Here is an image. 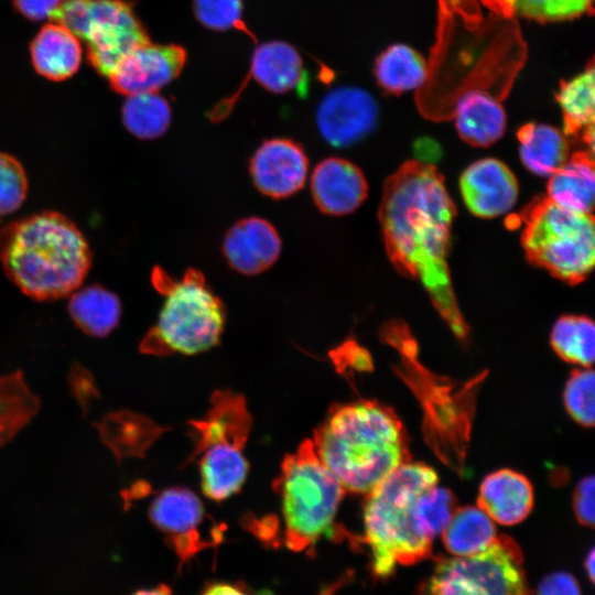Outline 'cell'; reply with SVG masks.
Segmentation results:
<instances>
[{
    "label": "cell",
    "mask_w": 595,
    "mask_h": 595,
    "mask_svg": "<svg viewBox=\"0 0 595 595\" xmlns=\"http://www.w3.org/2000/svg\"><path fill=\"white\" fill-rule=\"evenodd\" d=\"M436 1L435 43L426 80L416 90L421 113L450 119L456 99L470 89L505 99L527 58L517 20L490 11L485 17L478 0Z\"/></svg>",
    "instance_id": "obj_1"
},
{
    "label": "cell",
    "mask_w": 595,
    "mask_h": 595,
    "mask_svg": "<svg viewBox=\"0 0 595 595\" xmlns=\"http://www.w3.org/2000/svg\"><path fill=\"white\" fill-rule=\"evenodd\" d=\"M455 205L432 164L408 161L387 178L378 217L393 267L419 280L434 306L461 339L467 325L454 295L447 252Z\"/></svg>",
    "instance_id": "obj_2"
},
{
    "label": "cell",
    "mask_w": 595,
    "mask_h": 595,
    "mask_svg": "<svg viewBox=\"0 0 595 595\" xmlns=\"http://www.w3.org/2000/svg\"><path fill=\"white\" fill-rule=\"evenodd\" d=\"M313 447L346 491L368 494L410 462L403 425L376 401L335 409L314 433Z\"/></svg>",
    "instance_id": "obj_3"
},
{
    "label": "cell",
    "mask_w": 595,
    "mask_h": 595,
    "mask_svg": "<svg viewBox=\"0 0 595 595\" xmlns=\"http://www.w3.org/2000/svg\"><path fill=\"white\" fill-rule=\"evenodd\" d=\"M0 262L28 296L61 299L80 288L91 266L89 245L66 216L42 212L0 231Z\"/></svg>",
    "instance_id": "obj_4"
},
{
    "label": "cell",
    "mask_w": 595,
    "mask_h": 595,
    "mask_svg": "<svg viewBox=\"0 0 595 595\" xmlns=\"http://www.w3.org/2000/svg\"><path fill=\"white\" fill-rule=\"evenodd\" d=\"M436 484L439 476L432 467L407 462L367 494L364 542L376 577L386 578L398 565L414 564L432 554L434 539L422 524L418 502Z\"/></svg>",
    "instance_id": "obj_5"
},
{
    "label": "cell",
    "mask_w": 595,
    "mask_h": 595,
    "mask_svg": "<svg viewBox=\"0 0 595 595\" xmlns=\"http://www.w3.org/2000/svg\"><path fill=\"white\" fill-rule=\"evenodd\" d=\"M152 282L165 300L155 326L145 337V350L194 355L219 342L225 307L202 272L190 268L181 280H175L156 267Z\"/></svg>",
    "instance_id": "obj_6"
},
{
    "label": "cell",
    "mask_w": 595,
    "mask_h": 595,
    "mask_svg": "<svg viewBox=\"0 0 595 595\" xmlns=\"http://www.w3.org/2000/svg\"><path fill=\"white\" fill-rule=\"evenodd\" d=\"M277 487L289 548L302 551L333 529L346 490L318 458L311 441L284 459Z\"/></svg>",
    "instance_id": "obj_7"
},
{
    "label": "cell",
    "mask_w": 595,
    "mask_h": 595,
    "mask_svg": "<svg viewBox=\"0 0 595 595\" xmlns=\"http://www.w3.org/2000/svg\"><path fill=\"white\" fill-rule=\"evenodd\" d=\"M520 221L521 244L531 263L570 284L587 278L595 260L592 214L565 209L545 196L527 205Z\"/></svg>",
    "instance_id": "obj_8"
},
{
    "label": "cell",
    "mask_w": 595,
    "mask_h": 595,
    "mask_svg": "<svg viewBox=\"0 0 595 595\" xmlns=\"http://www.w3.org/2000/svg\"><path fill=\"white\" fill-rule=\"evenodd\" d=\"M213 401L206 419L194 424L196 452L204 495L221 501L236 494L246 480L244 445L251 421L242 398L223 392Z\"/></svg>",
    "instance_id": "obj_9"
},
{
    "label": "cell",
    "mask_w": 595,
    "mask_h": 595,
    "mask_svg": "<svg viewBox=\"0 0 595 595\" xmlns=\"http://www.w3.org/2000/svg\"><path fill=\"white\" fill-rule=\"evenodd\" d=\"M51 19L86 43L89 64L106 78L131 51L150 42L127 0H62Z\"/></svg>",
    "instance_id": "obj_10"
},
{
    "label": "cell",
    "mask_w": 595,
    "mask_h": 595,
    "mask_svg": "<svg viewBox=\"0 0 595 595\" xmlns=\"http://www.w3.org/2000/svg\"><path fill=\"white\" fill-rule=\"evenodd\" d=\"M419 595H530L523 556L507 536L466 556L437 558Z\"/></svg>",
    "instance_id": "obj_11"
},
{
    "label": "cell",
    "mask_w": 595,
    "mask_h": 595,
    "mask_svg": "<svg viewBox=\"0 0 595 595\" xmlns=\"http://www.w3.org/2000/svg\"><path fill=\"white\" fill-rule=\"evenodd\" d=\"M250 78L274 94L296 91L300 97H305L309 88V75L295 47L283 41L262 43L256 47L250 69L239 88L208 112L213 122L221 121L230 115Z\"/></svg>",
    "instance_id": "obj_12"
},
{
    "label": "cell",
    "mask_w": 595,
    "mask_h": 595,
    "mask_svg": "<svg viewBox=\"0 0 595 595\" xmlns=\"http://www.w3.org/2000/svg\"><path fill=\"white\" fill-rule=\"evenodd\" d=\"M378 119V105L363 88L342 86L328 91L316 110V125L326 142L350 147L366 138Z\"/></svg>",
    "instance_id": "obj_13"
},
{
    "label": "cell",
    "mask_w": 595,
    "mask_h": 595,
    "mask_svg": "<svg viewBox=\"0 0 595 595\" xmlns=\"http://www.w3.org/2000/svg\"><path fill=\"white\" fill-rule=\"evenodd\" d=\"M186 58L181 45L149 42L125 56L107 78L120 95L158 93L178 77Z\"/></svg>",
    "instance_id": "obj_14"
},
{
    "label": "cell",
    "mask_w": 595,
    "mask_h": 595,
    "mask_svg": "<svg viewBox=\"0 0 595 595\" xmlns=\"http://www.w3.org/2000/svg\"><path fill=\"white\" fill-rule=\"evenodd\" d=\"M250 175L263 195L280 199L299 192L307 176L309 159L304 149L286 138L264 141L250 160Z\"/></svg>",
    "instance_id": "obj_15"
},
{
    "label": "cell",
    "mask_w": 595,
    "mask_h": 595,
    "mask_svg": "<svg viewBox=\"0 0 595 595\" xmlns=\"http://www.w3.org/2000/svg\"><path fill=\"white\" fill-rule=\"evenodd\" d=\"M150 517L170 538L182 561L208 544L201 532L205 520L203 504L186 488L173 487L158 495L150 507Z\"/></svg>",
    "instance_id": "obj_16"
},
{
    "label": "cell",
    "mask_w": 595,
    "mask_h": 595,
    "mask_svg": "<svg viewBox=\"0 0 595 595\" xmlns=\"http://www.w3.org/2000/svg\"><path fill=\"white\" fill-rule=\"evenodd\" d=\"M459 188L468 210L482 218H495L510 212L519 193L511 170L494 158L470 164L461 176Z\"/></svg>",
    "instance_id": "obj_17"
},
{
    "label": "cell",
    "mask_w": 595,
    "mask_h": 595,
    "mask_svg": "<svg viewBox=\"0 0 595 595\" xmlns=\"http://www.w3.org/2000/svg\"><path fill=\"white\" fill-rule=\"evenodd\" d=\"M311 192L322 213L342 216L355 212L365 202L368 183L361 170L350 161L327 158L312 173Z\"/></svg>",
    "instance_id": "obj_18"
},
{
    "label": "cell",
    "mask_w": 595,
    "mask_h": 595,
    "mask_svg": "<svg viewBox=\"0 0 595 595\" xmlns=\"http://www.w3.org/2000/svg\"><path fill=\"white\" fill-rule=\"evenodd\" d=\"M281 247L280 236L268 220L248 217L237 221L226 232L223 252L234 270L255 275L274 264Z\"/></svg>",
    "instance_id": "obj_19"
},
{
    "label": "cell",
    "mask_w": 595,
    "mask_h": 595,
    "mask_svg": "<svg viewBox=\"0 0 595 595\" xmlns=\"http://www.w3.org/2000/svg\"><path fill=\"white\" fill-rule=\"evenodd\" d=\"M534 501L530 480L519 472L501 468L487 475L479 486L477 505L489 518L504 526L524 520Z\"/></svg>",
    "instance_id": "obj_20"
},
{
    "label": "cell",
    "mask_w": 595,
    "mask_h": 595,
    "mask_svg": "<svg viewBox=\"0 0 595 595\" xmlns=\"http://www.w3.org/2000/svg\"><path fill=\"white\" fill-rule=\"evenodd\" d=\"M452 118L459 137L474 147L497 142L507 125L501 100L483 89L463 93L453 106Z\"/></svg>",
    "instance_id": "obj_21"
},
{
    "label": "cell",
    "mask_w": 595,
    "mask_h": 595,
    "mask_svg": "<svg viewBox=\"0 0 595 595\" xmlns=\"http://www.w3.org/2000/svg\"><path fill=\"white\" fill-rule=\"evenodd\" d=\"M34 69L42 77L61 82L71 78L79 68L83 50L79 40L58 23L44 25L30 45Z\"/></svg>",
    "instance_id": "obj_22"
},
{
    "label": "cell",
    "mask_w": 595,
    "mask_h": 595,
    "mask_svg": "<svg viewBox=\"0 0 595 595\" xmlns=\"http://www.w3.org/2000/svg\"><path fill=\"white\" fill-rule=\"evenodd\" d=\"M594 60L576 76L561 80L556 93L563 116V132L594 149Z\"/></svg>",
    "instance_id": "obj_23"
},
{
    "label": "cell",
    "mask_w": 595,
    "mask_h": 595,
    "mask_svg": "<svg viewBox=\"0 0 595 595\" xmlns=\"http://www.w3.org/2000/svg\"><path fill=\"white\" fill-rule=\"evenodd\" d=\"M594 155L578 151L549 176L547 197L565 209L592 214L594 208Z\"/></svg>",
    "instance_id": "obj_24"
},
{
    "label": "cell",
    "mask_w": 595,
    "mask_h": 595,
    "mask_svg": "<svg viewBox=\"0 0 595 595\" xmlns=\"http://www.w3.org/2000/svg\"><path fill=\"white\" fill-rule=\"evenodd\" d=\"M517 138L522 164L538 176L549 177L570 158L567 137L553 126L529 122Z\"/></svg>",
    "instance_id": "obj_25"
},
{
    "label": "cell",
    "mask_w": 595,
    "mask_h": 595,
    "mask_svg": "<svg viewBox=\"0 0 595 595\" xmlns=\"http://www.w3.org/2000/svg\"><path fill=\"white\" fill-rule=\"evenodd\" d=\"M374 73L382 89L399 95L423 86L428 77V64L414 48L397 43L378 55Z\"/></svg>",
    "instance_id": "obj_26"
},
{
    "label": "cell",
    "mask_w": 595,
    "mask_h": 595,
    "mask_svg": "<svg viewBox=\"0 0 595 595\" xmlns=\"http://www.w3.org/2000/svg\"><path fill=\"white\" fill-rule=\"evenodd\" d=\"M445 549L453 556H466L485 550L497 537L494 521L479 507L456 508L441 532Z\"/></svg>",
    "instance_id": "obj_27"
},
{
    "label": "cell",
    "mask_w": 595,
    "mask_h": 595,
    "mask_svg": "<svg viewBox=\"0 0 595 595\" xmlns=\"http://www.w3.org/2000/svg\"><path fill=\"white\" fill-rule=\"evenodd\" d=\"M68 309L76 325L93 336L109 334L121 314L118 296L99 285L77 289L72 293Z\"/></svg>",
    "instance_id": "obj_28"
},
{
    "label": "cell",
    "mask_w": 595,
    "mask_h": 595,
    "mask_svg": "<svg viewBox=\"0 0 595 595\" xmlns=\"http://www.w3.org/2000/svg\"><path fill=\"white\" fill-rule=\"evenodd\" d=\"M488 11L507 19L526 18L540 23L593 15V0H480Z\"/></svg>",
    "instance_id": "obj_29"
},
{
    "label": "cell",
    "mask_w": 595,
    "mask_h": 595,
    "mask_svg": "<svg viewBox=\"0 0 595 595\" xmlns=\"http://www.w3.org/2000/svg\"><path fill=\"white\" fill-rule=\"evenodd\" d=\"M126 129L142 140H152L166 132L171 125L170 104L158 93L127 96L121 109Z\"/></svg>",
    "instance_id": "obj_30"
},
{
    "label": "cell",
    "mask_w": 595,
    "mask_h": 595,
    "mask_svg": "<svg viewBox=\"0 0 595 595\" xmlns=\"http://www.w3.org/2000/svg\"><path fill=\"white\" fill-rule=\"evenodd\" d=\"M551 346L563 360L589 368L595 355V326L587 316H561L551 331Z\"/></svg>",
    "instance_id": "obj_31"
},
{
    "label": "cell",
    "mask_w": 595,
    "mask_h": 595,
    "mask_svg": "<svg viewBox=\"0 0 595 595\" xmlns=\"http://www.w3.org/2000/svg\"><path fill=\"white\" fill-rule=\"evenodd\" d=\"M193 11L198 22L214 31L238 30L255 44L257 39L242 19V0H193Z\"/></svg>",
    "instance_id": "obj_32"
},
{
    "label": "cell",
    "mask_w": 595,
    "mask_h": 595,
    "mask_svg": "<svg viewBox=\"0 0 595 595\" xmlns=\"http://www.w3.org/2000/svg\"><path fill=\"white\" fill-rule=\"evenodd\" d=\"M595 377L591 368L574 370L565 383L563 402L569 415L578 424L594 425Z\"/></svg>",
    "instance_id": "obj_33"
},
{
    "label": "cell",
    "mask_w": 595,
    "mask_h": 595,
    "mask_svg": "<svg viewBox=\"0 0 595 595\" xmlns=\"http://www.w3.org/2000/svg\"><path fill=\"white\" fill-rule=\"evenodd\" d=\"M28 193V178L22 164L0 152V217L18 210Z\"/></svg>",
    "instance_id": "obj_34"
},
{
    "label": "cell",
    "mask_w": 595,
    "mask_h": 595,
    "mask_svg": "<svg viewBox=\"0 0 595 595\" xmlns=\"http://www.w3.org/2000/svg\"><path fill=\"white\" fill-rule=\"evenodd\" d=\"M594 487V477H584L578 482L573 496V509L577 521L589 528L594 527L595 521Z\"/></svg>",
    "instance_id": "obj_35"
},
{
    "label": "cell",
    "mask_w": 595,
    "mask_h": 595,
    "mask_svg": "<svg viewBox=\"0 0 595 595\" xmlns=\"http://www.w3.org/2000/svg\"><path fill=\"white\" fill-rule=\"evenodd\" d=\"M536 595H582L577 581L569 573L556 572L545 576Z\"/></svg>",
    "instance_id": "obj_36"
},
{
    "label": "cell",
    "mask_w": 595,
    "mask_h": 595,
    "mask_svg": "<svg viewBox=\"0 0 595 595\" xmlns=\"http://www.w3.org/2000/svg\"><path fill=\"white\" fill-rule=\"evenodd\" d=\"M14 9L24 18L41 21L51 18L62 0H12Z\"/></svg>",
    "instance_id": "obj_37"
},
{
    "label": "cell",
    "mask_w": 595,
    "mask_h": 595,
    "mask_svg": "<svg viewBox=\"0 0 595 595\" xmlns=\"http://www.w3.org/2000/svg\"><path fill=\"white\" fill-rule=\"evenodd\" d=\"M203 595H251V594L237 585L217 583L207 587L206 591L203 593Z\"/></svg>",
    "instance_id": "obj_38"
},
{
    "label": "cell",
    "mask_w": 595,
    "mask_h": 595,
    "mask_svg": "<svg viewBox=\"0 0 595 595\" xmlns=\"http://www.w3.org/2000/svg\"><path fill=\"white\" fill-rule=\"evenodd\" d=\"M439 152V149L435 143H433L431 140H424L420 141L416 147V153L418 156L424 158L426 161V164L429 163V160L436 156V153Z\"/></svg>",
    "instance_id": "obj_39"
},
{
    "label": "cell",
    "mask_w": 595,
    "mask_h": 595,
    "mask_svg": "<svg viewBox=\"0 0 595 595\" xmlns=\"http://www.w3.org/2000/svg\"><path fill=\"white\" fill-rule=\"evenodd\" d=\"M133 595H173L172 591L164 585L136 592Z\"/></svg>",
    "instance_id": "obj_40"
},
{
    "label": "cell",
    "mask_w": 595,
    "mask_h": 595,
    "mask_svg": "<svg viewBox=\"0 0 595 595\" xmlns=\"http://www.w3.org/2000/svg\"><path fill=\"white\" fill-rule=\"evenodd\" d=\"M594 565H595V554H594V550L592 549L585 560L586 573L588 574L589 580L592 582L594 581V571H595Z\"/></svg>",
    "instance_id": "obj_41"
}]
</instances>
